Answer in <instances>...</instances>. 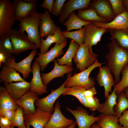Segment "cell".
Segmentation results:
<instances>
[{"label":"cell","mask_w":128,"mask_h":128,"mask_svg":"<svg viewBox=\"0 0 128 128\" xmlns=\"http://www.w3.org/2000/svg\"><path fill=\"white\" fill-rule=\"evenodd\" d=\"M38 97L37 94L29 91L19 98L13 100L16 104L22 108L24 114L28 116L35 112L34 103Z\"/></svg>","instance_id":"17"},{"label":"cell","mask_w":128,"mask_h":128,"mask_svg":"<svg viewBox=\"0 0 128 128\" xmlns=\"http://www.w3.org/2000/svg\"><path fill=\"white\" fill-rule=\"evenodd\" d=\"M97 93L95 87L87 89L84 92V94L85 97L94 96Z\"/></svg>","instance_id":"46"},{"label":"cell","mask_w":128,"mask_h":128,"mask_svg":"<svg viewBox=\"0 0 128 128\" xmlns=\"http://www.w3.org/2000/svg\"><path fill=\"white\" fill-rule=\"evenodd\" d=\"M123 91L127 98L128 99V87L125 88Z\"/></svg>","instance_id":"50"},{"label":"cell","mask_w":128,"mask_h":128,"mask_svg":"<svg viewBox=\"0 0 128 128\" xmlns=\"http://www.w3.org/2000/svg\"><path fill=\"white\" fill-rule=\"evenodd\" d=\"M78 10L77 16L84 21L91 22H97L103 23L109 22L107 19L99 16L95 10L90 7L86 9Z\"/></svg>","instance_id":"26"},{"label":"cell","mask_w":128,"mask_h":128,"mask_svg":"<svg viewBox=\"0 0 128 128\" xmlns=\"http://www.w3.org/2000/svg\"><path fill=\"white\" fill-rule=\"evenodd\" d=\"M54 112L48 122L43 128H67L74 122L73 119L66 117L61 112L60 103L57 101Z\"/></svg>","instance_id":"14"},{"label":"cell","mask_w":128,"mask_h":128,"mask_svg":"<svg viewBox=\"0 0 128 128\" xmlns=\"http://www.w3.org/2000/svg\"><path fill=\"white\" fill-rule=\"evenodd\" d=\"M15 7L10 0H0V38L8 33L15 21Z\"/></svg>","instance_id":"4"},{"label":"cell","mask_w":128,"mask_h":128,"mask_svg":"<svg viewBox=\"0 0 128 128\" xmlns=\"http://www.w3.org/2000/svg\"><path fill=\"white\" fill-rule=\"evenodd\" d=\"M110 2L115 17L126 11L122 0H109Z\"/></svg>","instance_id":"39"},{"label":"cell","mask_w":128,"mask_h":128,"mask_svg":"<svg viewBox=\"0 0 128 128\" xmlns=\"http://www.w3.org/2000/svg\"><path fill=\"white\" fill-rule=\"evenodd\" d=\"M52 114L37 108L34 114L28 116L24 114L25 124L26 126L31 125L34 128H43L49 122Z\"/></svg>","instance_id":"15"},{"label":"cell","mask_w":128,"mask_h":128,"mask_svg":"<svg viewBox=\"0 0 128 128\" xmlns=\"http://www.w3.org/2000/svg\"><path fill=\"white\" fill-rule=\"evenodd\" d=\"M110 69L107 65L99 68L96 80L100 86H103L104 88V97L106 98L109 93H111L112 87L115 85Z\"/></svg>","instance_id":"16"},{"label":"cell","mask_w":128,"mask_h":128,"mask_svg":"<svg viewBox=\"0 0 128 128\" xmlns=\"http://www.w3.org/2000/svg\"><path fill=\"white\" fill-rule=\"evenodd\" d=\"M66 109L74 117L78 128H91L92 124L99 119V116H94V113L90 115L86 109L80 106L77 107L75 110L68 107Z\"/></svg>","instance_id":"11"},{"label":"cell","mask_w":128,"mask_h":128,"mask_svg":"<svg viewBox=\"0 0 128 128\" xmlns=\"http://www.w3.org/2000/svg\"><path fill=\"white\" fill-rule=\"evenodd\" d=\"M85 28L84 27L77 31L67 32L62 31V33L65 38H70L78 43L79 46L83 43Z\"/></svg>","instance_id":"36"},{"label":"cell","mask_w":128,"mask_h":128,"mask_svg":"<svg viewBox=\"0 0 128 128\" xmlns=\"http://www.w3.org/2000/svg\"><path fill=\"white\" fill-rule=\"evenodd\" d=\"M41 44L40 48V53L43 54L48 51L49 47L52 44L56 43L61 44L67 41V39L62 34L59 27L58 26L56 31L53 35H49L45 40L41 38Z\"/></svg>","instance_id":"24"},{"label":"cell","mask_w":128,"mask_h":128,"mask_svg":"<svg viewBox=\"0 0 128 128\" xmlns=\"http://www.w3.org/2000/svg\"><path fill=\"white\" fill-rule=\"evenodd\" d=\"M67 44V41L60 44L56 43L54 46L47 52L43 54L39 53L37 54L38 56L36 58L35 61L38 63L41 71H43L48 64L54 61L56 58L64 54L63 49L66 46Z\"/></svg>","instance_id":"12"},{"label":"cell","mask_w":128,"mask_h":128,"mask_svg":"<svg viewBox=\"0 0 128 128\" xmlns=\"http://www.w3.org/2000/svg\"><path fill=\"white\" fill-rule=\"evenodd\" d=\"M26 128H30V126H26Z\"/></svg>","instance_id":"52"},{"label":"cell","mask_w":128,"mask_h":128,"mask_svg":"<svg viewBox=\"0 0 128 128\" xmlns=\"http://www.w3.org/2000/svg\"><path fill=\"white\" fill-rule=\"evenodd\" d=\"M37 53L36 49L32 50L30 54L26 58L20 62L16 63L15 57L11 55L8 59L4 63V66L12 68L16 71L21 73L23 78L25 80L28 78L32 72L31 67L32 62Z\"/></svg>","instance_id":"7"},{"label":"cell","mask_w":128,"mask_h":128,"mask_svg":"<svg viewBox=\"0 0 128 128\" xmlns=\"http://www.w3.org/2000/svg\"><path fill=\"white\" fill-rule=\"evenodd\" d=\"M9 36L14 49L13 54L18 55L30 49L38 48L36 45L31 42L27 36L19 30L12 29L7 34Z\"/></svg>","instance_id":"5"},{"label":"cell","mask_w":128,"mask_h":128,"mask_svg":"<svg viewBox=\"0 0 128 128\" xmlns=\"http://www.w3.org/2000/svg\"><path fill=\"white\" fill-rule=\"evenodd\" d=\"M91 128H102L96 124L94 123L91 125Z\"/></svg>","instance_id":"51"},{"label":"cell","mask_w":128,"mask_h":128,"mask_svg":"<svg viewBox=\"0 0 128 128\" xmlns=\"http://www.w3.org/2000/svg\"><path fill=\"white\" fill-rule=\"evenodd\" d=\"M88 104L91 108V111H94L97 110L100 105V102L98 98L94 96L86 97Z\"/></svg>","instance_id":"41"},{"label":"cell","mask_w":128,"mask_h":128,"mask_svg":"<svg viewBox=\"0 0 128 128\" xmlns=\"http://www.w3.org/2000/svg\"><path fill=\"white\" fill-rule=\"evenodd\" d=\"M31 68L33 77L30 82V91L40 95L47 93V87L44 85L42 82L40 72V67L38 63L34 61Z\"/></svg>","instance_id":"19"},{"label":"cell","mask_w":128,"mask_h":128,"mask_svg":"<svg viewBox=\"0 0 128 128\" xmlns=\"http://www.w3.org/2000/svg\"><path fill=\"white\" fill-rule=\"evenodd\" d=\"M10 40L9 36L7 34L0 38V52L6 56L7 59L10 58L14 52L13 47Z\"/></svg>","instance_id":"35"},{"label":"cell","mask_w":128,"mask_h":128,"mask_svg":"<svg viewBox=\"0 0 128 128\" xmlns=\"http://www.w3.org/2000/svg\"><path fill=\"white\" fill-rule=\"evenodd\" d=\"M96 27L106 28L123 29L128 28V12H125L116 17L110 22L103 23L92 22Z\"/></svg>","instance_id":"23"},{"label":"cell","mask_w":128,"mask_h":128,"mask_svg":"<svg viewBox=\"0 0 128 128\" xmlns=\"http://www.w3.org/2000/svg\"><path fill=\"white\" fill-rule=\"evenodd\" d=\"M54 62V67L51 71L47 73L41 74L42 82L45 85L47 86L54 78L60 77L63 78V75L65 74L71 73L73 70V68L72 67L66 65H59L55 59Z\"/></svg>","instance_id":"21"},{"label":"cell","mask_w":128,"mask_h":128,"mask_svg":"<svg viewBox=\"0 0 128 128\" xmlns=\"http://www.w3.org/2000/svg\"><path fill=\"white\" fill-rule=\"evenodd\" d=\"M105 63H101L98 62L97 59L91 67L78 73H75L73 76L69 75L65 81V87L67 88L75 86L83 87L87 89L95 87V82L93 78L89 77L91 72L97 68L101 67V65Z\"/></svg>","instance_id":"3"},{"label":"cell","mask_w":128,"mask_h":128,"mask_svg":"<svg viewBox=\"0 0 128 128\" xmlns=\"http://www.w3.org/2000/svg\"><path fill=\"white\" fill-rule=\"evenodd\" d=\"M65 0H55L53 5V14L56 16L59 15Z\"/></svg>","instance_id":"40"},{"label":"cell","mask_w":128,"mask_h":128,"mask_svg":"<svg viewBox=\"0 0 128 128\" xmlns=\"http://www.w3.org/2000/svg\"><path fill=\"white\" fill-rule=\"evenodd\" d=\"M122 1L126 11L128 12V0H122Z\"/></svg>","instance_id":"48"},{"label":"cell","mask_w":128,"mask_h":128,"mask_svg":"<svg viewBox=\"0 0 128 128\" xmlns=\"http://www.w3.org/2000/svg\"><path fill=\"white\" fill-rule=\"evenodd\" d=\"M4 84L9 96L13 100L19 98L30 90V83L25 80L10 83L4 82Z\"/></svg>","instance_id":"22"},{"label":"cell","mask_w":128,"mask_h":128,"mask_svg":"<svg viewBox=\"0 0 128 128\" xmlns=\"http://www.w3.org/2000/svg\"><path fill=\"white\" fill-rule=\"evenodd\" d=\"M58 27L51 19L49 12L45 9L44 12L42 13L40 18L39 31L40 38H46L50 35H53Z\"/></svg>","instance_id":"20"},{"label":"cell","mask_w":128,"mask_h":128,"mask_svg":"<svg viewBox=\"0 0 128 128\" xmlns=\"http://www.w3.org/2000/svg\"><path fill=\"white\" fill-rule=\"evenodd\" d=\"M91 23L82 20L73 11L70 14L68 19L64 22L63 25L66 27V31L69 32L73 30L81 29L82 26Z\"/></svg>","instance_id":"33"},{"label":"cell","mask_w":128,"mask_h":128,"mask_svg":"<svg viewBox=\"0 0 128 128\" xmlns=\"http://www.w3.org/2000/svg\"><path fill=\"white\" fill-rule=\"evenodd\" d=\"M54 1V0H44L40 6L42 8L46 9L50 13L52 14Z\"/></svg>","instance_id":"45"},{"label":"cell","mask_w":128,"mask_h":128,"mask_svg":"<svg viewBox=\"0 0 128 128\" xmlns=\"http://www.w3.org/2000/svg\"><path fill=\"white\" fill-rule=\"evenodd\" d=\"M121 73L122 76L121 80L114 86L117 95L128 87V64L123 68Z\"/></svg>","instance_id":"37"},{"label":"cell","mask_w":128,"mask_h":128,"mask_svg":"<svg viewBox=\"0 0 128 128\" xmlns=\"http://www.w3.org/2000/svg\"><path fill=\"white\" fill-rule=\"evenodd\" d=\"M119 122L121 125L126 128H128V110H126L118 118Z\"/></svg>","instance_id":"44"},{"label":"cell","mask_w":128,"mask_h":128,"mask_svg":"<svg viewBox=\"0 0 128 128\" xmlns=\"http://www.w3.org/2000/svg\"><path fill=\"white\" fill-rule=\"evenodd\" d=\"M85 28L84 43H86L89 48L90 54L92 56L95 58L98 55L94 53L92 46L96 45L101 41L103 34L108 31V28L98 27L92 22L84 26Z\"/></svg>","instance_id":"6"},{"label":"cell","mask_w":128,"mask_h":128,"mask_svg":"<svg viewBox=\"0 0 128 128\" xmlns=\"http://www.w3.org/2000/svg\"><path fill=\"white\" fill-rule=\"evenodd\" d=\"M1 128H14L15 127L13 122L8 118L0 116Z\"/></svg>","instance_id":"43"},{"label":"cell","mask_w":128,"mask_h":128,"mask_svg":"<svg viewBox=\"0 0 128 128\" xmlns=\"http://www.w3.org/2000/svg\"><path fill=\"white\" fill-rule=\"evenodd\" d=\"M96 124L102 128H121L119 123L118 118L114 115H107L101 114Z\"/></svg>","instance_id":"32"},{"label":"cell","mask_w":128,"mask_h":128,"mask_svg":"<svg viewBox=\"0 0 128 128\" xmlns=\"http://www.w3.org/2000/svg\"><path fill=\"white\" fill-rule=\"evenodd\" d=\"M79 45L71 40L68 49L64 55L60 58L57 59V63L59 65H66L72 67V60L76 55Z\"/></svg>","instance_id":"28"},{"label":"cell","mask_w":128,"mask_h":128,"mask_svg":"<svg viewBox=\"0 0 128 128\" xmlns=\"http://www.w3.org/2000/svg\"><path fill=\"white\" fill-rule=\"evenodd\" d=\"M36 0H14L15 7V21L30 16L37 12V5Z\"/></svg>","instance_id":"10"},{"label":"cell","mask_w":128,"mask_h":128,"mask_svg":"<svg viewBox=\"0 0 128 128\" xmlns=\"http://www.w3.org/2000/svg\"><path fill=\"white\" fill-rule=\"evenodd\" d=\"M7 60L6 56L2 53L0 52V67L1 66L2 63H5Z\"/></svg>","instance_id":"47"},{"label":"cell","mask_w":128,"mask_h":128,"mask_svg":"<svg viewBox=\"0 0 128 128\" xmlns=\"http://www.w3.org/2000/svg\"><path fill=\"white\" fill-rule=\"evenodd\" d=\"M121 128H126L124 127H123H123L122 126L121 127Z\"/></svg>","instance_id":"53"},{"label":"cell","mask_w":128,"mask_h":128,"mask_svg":"<svg viewBox=\"0 0 128 128\" xmlns=\"http://www.w3.org/2000/svg\"><path fill=\"white\" fill-rule=\"evenodd\" d=\"M111 35L110 40L115 39L119 46L128 51V28L118 29L108 28Z\"/></svg>","instance_id":"29"},{"label":"cell","mask_w":128,"mask_h":128,"mask_svg":"<svg viewBox=\"0 0 128 128\" xmlns=\"http://www.w3.org/2000/svg\"><path fill=\"white\" fill-rule=\"evenodd\" d=\"M65 82L60 86L46 96L38 98L35 102V106L42 111L52 114L55 109L54 104L55 101L68 88L65 87Z\"/></svg>","instance_id":"9"},{"label":"cell","mask_w":128,"mask_h":128,"mask_svg":"<svg viewBox=\"0 0 128 128\" xmlns=\"http://www.w3.org/2000/svg\"><path fill=\"white\" fill-rule=\"evenodd\" d=\"M18 106L9 96L5 86L0 87V109L16 110Z\"/></svg>","instance_id":"31"},{"label":"cell","mask_w":128,"mask_h":128,"mask_svg":"<svg viewBox=\"0 0 128 128\" xmlns=\"http://www.w3.org/2000/svg\"><path fill=\"white\" fill-rule=\"evenodd\" d=\"M117 95V103L114 110L115 112L114 115L118 119L123 112L128 108V99L123 91Z\"/></svg>","instance_id":"34"},{"label":"cell","mask_w":128,"mask_h":128,"mask_svg":"<svg viewBox=\"0 0 128 128\" xmlns=\"http://www.w3.org/2000/svg\"><path fill=\"white\" fill-rule=\"evenodd\" d=\"M14 69L4 66L0 72V80L4 82L12 83L13 82L23 81L25 80L20 76Z\"/></svg>","instance_id":"27"},{"label":"cell","mask_w":128,"mask_h":128,"mask_svg":"<svg viewBox=\"0 0 128 128\" xmlns=\"http://www.w3.org/2000/svg\"><path fill=\"white\" fill-rule=\"evenodd\" d=\"M90 0H69L63 5L59 14V23L63 24L65 20L69 18L70 14L76 10H84L90 6Z\"/></svg>","instance_id":"13"},{"label":"cell","mask_w":128,"mask_h":128,"mask_svg":"<svg viewBox=\"0 0 128 128\" xmlns=\"http://www.w3.org/2000/svg\"><path fill=\"white\" fill-rule=\"evenodd\" d=\"M73 59L80 72L91 67L97 59L92 56L88 46L84 43L79 46Z\"/></svg>","instance_id":"8"},{"label":"cell","mask_w":128,"mask_h":128,"mask_svg":"<svg viewBox=\"0 0 128 128\" xmlns=\"http://www.w3.org/2000/svg\"><path fill=\"white\" fill-rule=\"evenodd\" d=\"M117 98L116 89L114 88L111 94L109 95L105 102L100 104L97 110L99 112L104 114L115 115L114 108L117 104Z\"/></svg>","instance_id":"25"},{"label":"cell","mask_w":128,"mask_h":128,"mask_svg":"<svg viewBox=\"0 0 128 128\" xmlns=\"http://www.w3.org/2000/svg\"><path fill=\"white\" fill-rule=\"evenodd\" d=\"M89 7L94 9L100 17L107 19L109 22L115 17L109 0H93Z\"/></svg>","instance_id":"18"},{"label":"cell","mask_w":128,"mask_h":128,"mask_svg":"<svg viewBox=\"0 0 128 128\" xmlns=\"http://www.w3.org/2000/svg\"><path fill=\"white\" fill-rule=\"evenodd\" d=\"M87 89L83 87L75 86L68 87L62 95L63 96L71 95L75 96L78 99L80 102L84 106L89 108L91 111V108L88 104L84 94V91Z\"/></svg>","instance_id":"30"},{"label":"cell","mask_w":128,"mask_h":128,"mask_svg":"<svg viewBox=\"0 0 128 128\" xmlns=\"http://www.w3.org/2000/svg\"><path fill=\"white\" fill-rule=\"evenodd\" d=\"M13 122L14 127L16 126L18 128H26L23 109L20 107L18 106L16 110Z\"/></svg>","instance_id":"38"},{"label":"cell","mask_w":128,"mask_h":128,"mask_svg":"<svg viewBox=\"0 0 128 128\" xmlns=\"http://www.w3.org/2000/svg\"><path fill=\"white\" fill-rule=\"evenodd\" d=\"M42 14L37 12L30 16L22 18L19 20L20 23L18 24L20 32L23 33L26 32L29 40L35 44L38 48H40L41 44L38 28Z\"/></svg>","instance_id":"2"},{"label":"cell","mask_w":128,"mask_h":128,"mask_svg":"<svg viewBox=\"0 0 128 128\" xmlns=\"http://www.w3.org/2000/svg\"><path fill=\"white\" fill-rule=\"evenodd\" d=\"M108 43L109 51L105 56L107 66L114 76L115 85L120 81V74L128 64V51L121 47L115 39L110 40Z\"/></svg>","instance_id":"1"},{"label":"cell","mask_w":128,"mask_h":128,"mask_svg":"<svg viewBox=\"0 0 128 128\" xmlns=\"http://www.w3.org/2000/svg\"><path fill=\"white\" fill-rule=\"evenodd\" d=\"M77 124V123L76 121L71 124L70 126L67 128H75Z\"/></svg>","instance_id":"49"},{"label":"cell","mask_w":128,"mask_h":128,"mask_svg":"<svg viewBox=\"0 0 128 128\" xmlns=\"http://www.w3.org/2000/svg\"><path fill=\"white\" fill-rule=\"evenodd\" d=\"M15 111L13 109H0V116L6 118L13 122Z\"/></svg>","instance_id":"42"}]
</instances>
